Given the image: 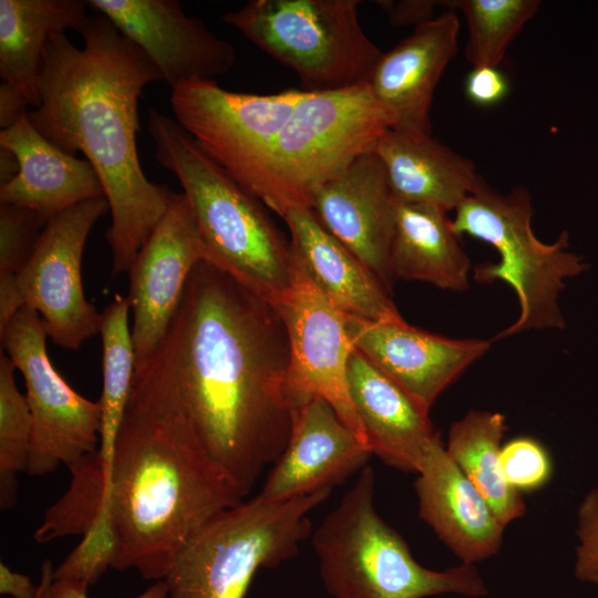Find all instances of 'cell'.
<instances>
[{
  "label": "cell",
  "instance_id": "38",
  "mask_svg": "<svg viewBox=\"0 0 598 598\" xmlns=\"http://www.w3.org/2000/svg\"><path fill=\"white\" fill-rule=\"evenodd\" d=\"M377 4L386 13L392 24L415 28L434 19L439 7L455 10L454 1L402 0L377 1Z\"/></svg>",
  "mask_w": 598,
  "mask_h": 598
},
{
  "label": "cell",
  "instance_id": "5",
  "mask_svg": "<svg viewBox=\"0 0 598 598\" xmlns=\"http://www.w3.org/2000/svg\"><path fill=\"white\" fill-rule=\"evenodd\" d=\"M375 478L364 466L337 506L311 533L322 584L332 598H427L455 594L483 597L474 565L445 570L419 564L403 537L374 506Z\"/></svg>",
  "mask_w": 598,
  "mask_h": 598
},
{
  "label": "cell",
  "instance_id": "2",
  "mask_svg": "<svg viewBox=\"0 0 598 598\" xmlns=\"http://www.w3.org/2000/svg\"><path fill=\"white\" fill-rule=\"evenodd\" d=\"M79 33L83 48L64 33L50 41L39 104L28 115L49 142L71 155L82 152L95 169L111 212L105 237L117 276L128 274L171 200L167 186L145 176L136 143L143 89L163 76L106 17H89Z\"/></svg>",
  "mask_w": 598,
  "mask_h": 598
},
{
  "label": "cell",
  "instance_id": "10",
  "mask_svg": "<svg viewBox=\"0 0 598 598\" xmlns=\"http://www.w3.org/2000/svg\"><path fill=\"white\" fill-rule=\"evenodd\" d=\"M306 91L233 92L214 80L172 87L177 123L237 184L270 209L276 206L271 161L278 136Z\"/></svg>",
  "mask_w": 598,
  "mask_h": 598
},
{
  "label": "cell",
  "instance_id": "29",
  "mask_svg": "<svg viewBox=\"0 0 598 598\" xmlns=\"http://www.w3.org/2000/svg\"><path fill=\"white\" fill-rule=\"evenodd\" d=\"M538 0H457L467 24L465 58L475 66H496L513 39L536 14Z\"/></svg>",
  "mask_w": 598,
  "mask_h": 598
},
{
  "label": "cell",
  "instance_id": "37",
  "mask_svg": "<svg viewBox=\"0 0 598 598\" xmlns=\"http://www.w3.org/2000/svg\"><path fill=\"white\" fill-rule=\"evenodd\" d=\"M53 571L52 563L45 560L41 567L38 598H89L86 585L71 580H53ZM136 598H167L165 580H157Z\"/></svg>",
  "mask_w": 598,
  "mask_h": 598
},
{
  "label": "cell",
  "instance_id": "1",
  "mask_svg": "<svg viewBox=\"0 0 598 598\" xmlns=\"http://www.w3.org/2000/svg\"><path fill=\"white\" fill-rule=\"evenodd\" d=\"M148 360L203 448L245 498L286 448L306 400L291 385L289 338L277 307L202 260Z\"/></svg>",
  "mask_w": 598,
  "mask_h": 598
},
{
  "label": "cell",
  "instance_id": "15",
  "mask_svg": "<svg viewBox=\"0 0 598 598\" xmlns=\"http://www.w3.org/2000/svg\"><path fill=\"white\" fill-rule=\"evenodd\" d=\"M87 2L145 53L171 87L190 80H213L235 62L234 47L187 16L176 0Z\"/></svg>",
  "mask_w": 598,
  "mask_h": 598
},
{
  "label": "cell",
  "instance_id": "8",
  "mask_svg": "<svg viewBox=\"0 0 598 598\" xmlns=\"http://www.w3.org/2000/svg\"><path fill=\"white\" fill-rule=\"evenodd\" d=\"M358 0H250L225 23L291 69L305 91L365 83L381 55L358 18Z\"/></svg>",
  "mask_w": 598,
  "mask_h": 598
},
{
  "label": "cell",
  "instance_id": "19",
  "mask_svg": "<svg viewBox=\"0 0 598 598\" xmlns=\"http://www.w3.org/2000/svg\"><path fill=\"white\" fill-rule=\"evenodd\" d=\"M460 21L445 9L416 27L375 62L367 84L390 112L394 130L432 134L430 111L435 87L457 51Z\"/></svg>",
  "mask_w": 598,
  "mask_h": 598
},
{
  "label": "cell",
  "instance_id": "12",
  "mask_svg": "<svg viewBox=\"0 0 598 598\" xmlns=\"http://www.w3.org/2000/svg\"><path fill=\"white\" fill-rule=\"evenodd\" d=\"M105 196L75 205L50 219L17 282L25 306L44 321L48 337L78 350L100 333L102 313L85 298L82 258L95 223L107 212Z\"/></svg>",
  "mask_w": 598,
  "mask_h": 598
},
{
  "label": "cell",
  "instance_id": "13",
  "mask_svg": "<svg viewBox=\"0 0 598 598\" xmlns=\"http://www.w3.org/2000/svg\"><path fill=\"white\" fill-rule=\"evenodd\" d=\"M274 305L288 332L295 392L302 399L326 400L368 444L349 394L348 363L355 348L347 329L346 313L322 292L296 252L291 286Z\"/></svg>",
  "mask_w": 598,
  "mask_h": 598
},
{
  "label": "cell",
  "instance_id": "4",
  "mask_svg": "<svg viewBox=\"0 0 598 598\" xmlns=\"http://www.w3.org/2000/svg\"><path fill=\"white\" fill-rule=\"evenodd\" d=\"M155 158L179 181L203 244L205 260L276 303L290 288L291 241L258 199L208 157L175 118L150 109Z\"/></svg>",
  "mask_w": 598,
  "mask_h": 598
},
{
  "label": "cell",
  "instance_id": "18",
  "mask_svg": "<svg viewBox=\"0 0 598 598\" xmlns=\"http://www.w3.org/2000/svg\"><path fill=\"white\" fill-rule=\"evenodd\" d=\"M309 208L390 290L395 199L379 156L370 152L358 157L313 194Z\"/></svg>",
  "mask_w": 598,
  "mask_h": 598
},
{
  "label": "cell",
  "instance_id": "33",
  "mask_svg": "<svg viewBox=\"0 0 598 598\" xmlns=\"http://www.w3.org/2000/svg\"><path fill=\"white\" fill-rule=\"evenodd\" d=\"M45 225L33 210L0 205V276H17L23 269Z\"/></svg>",
  "mask_w": 598,
  "mask_h": 598
},
{
  "label": "cell",
  "instance_id": "35",
  "mask_svg": "<svg viewBox=\"0 0 598 598\" xmlns=\"http://www.w3.org/2000/svg\"><path fill=\"white\" fill-rule=\"evenodd\" d=\"M575 576L598 586V485L591 488L578 507Z\"/></svg>",
  "mask_w": 598,
  "mask_h": 598
},
{
  "label": "cell",
  "instance_id": "42",
  "mask_svg": "<svg viewBox=\"0 0 598 598\" xmlns=\"http://www.w3.org/2000/svg\"><path fill=\"white\" fill-rule=\"evenodd\" d=\"M38 597H39V594H38Z\"/></svg>",
  "mask_w": 598,
  "mask_h": 598
},
{
  "label": "cell",
  "instance_id": "11",
  "mask_svg": "<svg viewBox=\"0 0 598 598\" xmlns=\"http://www.w3.org/2000/svg\"><path fill=\"white\" fill-rule=\"evenodd\" d=\"M44 321L24 306L0 334L6 353L23 375L32 417L27 473L44 476L99 450L101 408L73 390L47 351Z\"/></svg>",
  "mask_w": 598,
  "mask_h": 598
},
{
  "label": "cell",
  "instance_id": "32",
  "mask_svg": "<svg viewBox=\"0 0 598 598\" xmlns=\"http://www.w3.org/2000/svg\"><path fill=\"white\" fill-rule=\"evenodd\" d=\"M120 547L111 507L103 506L79 544L54 569L53 580H71L89 587L113 568Z\"/></svg>",
  "mask_w": 598,
  "mask_h": 598
},
{
  "label": "cell",
  "instance_id": "23",
  "mask_svg": "<svg viewBox=\"0 0 598 598\" xmlns=\"http://www.w3.org/2000/svg\"><path fill=\"white\" fill-rule=\"evenodd\" d=\"M349 394L372 455L406 472H417L427 445L439 434L429 411L354 349L348 363Z\"/></svg>",
  "mask_w": 598,
  "mask_h": 598
},
{
  "label": "cell",
  "instance_id": "17",
  "mask_svg": "<svg viewBox=\"0 0 598 598\" xmlns=\"http://www.w3.org/2000/svg\"><path fill=\"white\" fill-rule=\"evenodd\" d=\"M370 446L319 396L298 408L286 448L272 464L258 493L282 502L331 489L359 473Z\"/></svg>",
  "mask_w": 598,
  "mask_h": 598
},
{
  "label": "cell",
  "instance_id": "14",
  "mask_svg": "<svg viewBox=\"0 0 598 598\" xmlns=\"http://www.w3.org/2000/svg\"><path fill=\"white\" fill-rule=\"evenodd\" d=\"M202 260L205 248L190 204L184 193L172 192L166 213L128 271L135 369L165 339L188 279Z\"/></svg>",
  "mask_w": 598,
  "mask_h": 598
},
{
  "label": "cell",
  "instance_id": "6",
  "mask_svg": "<svg viewBox=\"0 0 598 598\" xmlns=\"http://www.w3.org/2000/svg\"><path fill=\"white\" fill-rule=\"evenodd\" d=\"M330 493L282 502L257 494L217 513L175 556L164 578L167 598H245L259 569L297 555L312 533L310 513Z\"/></svg>",
  "mask_w": 598,
  "mask_h": 598
},
{
  "label": "cell",
  "instance_id": "28",
  "mask_svg": "<svg viewBox=\"0 0 598 598\" xmlns=\"http://www.w3.org/2000/svg\"><path fill=\"white\" fill-rule=\"evenodd\" d=\"M131 310L127 297L116 296L103 310L100 334L102 338V393L99 455L106 486H110L113 457L135 373V351L128 324Z\"/></svg>",
  "mask_w": 598,
  "mask_h": 598
},
{
  "label": "cell",
  "instance_id": "26",
  "mask_svg": "<svg viewBox=\"0 0 598 598\" xmlns=\"http://www.w3.org/2000/svg\"><path fill=\"white\" fill-rule=\"evenodd\" d=\"M393 278L416 280L453 291L468 285L470 258L443 209L395 200L389 256Z\"/></svg>",
  "mask_w": 598,
  "mask_h": 598
},
{
  "label": "cell",
  "instance_id": "21",
  "mask_svg": "<svg viewBox=\"0 0 598 598\" xmlns=\"http://www.w3.org/2000/svg\"><path fill=\"white\" fill-rule=\"evenodd\" d=\"M83 0H0V126L38 106V81L55 34L79 32L87 20Z\"/></svg>",
  "mask_w": 598,
  "mask_h": 598
},
{
  "label": "cell",
  "instance_id": "7",
  "mask_svg": "<svg viewBox=\"0 0 598 598\" xmlns=\"http://www.w3.org/2000/svg\"><path fill=\"white\" fill-rule=\"evenodd\" d=\"M454 212L452 223L460 237L468 235L483 240L499 254L497 262L477 266L474 279L502 280L518 298V318L496 338L530 329L564 328L558 305L564 280L588 268L579 256L567 250L568 233L564 230L551 244L535 236L530 195L523 186L502 195L486 184Z\"/></svg>",
  "mask_w": 598,
  "mask_h": 598
},
{
  "label": "cell",
  "instance_id": "9",
  "mask_svg": "<svg viewBox=\"0 0 598 598\" xmlns=\"http://www.w3.org/2000/svg\"><path fill=\"white\" fill-rule=\"evenodd\" d=\"M393 127L390 112L367 82L308 92L281 130L271 161L274 212L310 207L313 194L363 154L374 152Z\"/></svg>",
  "mask_w": 598,
  "mask_h": 598
},
{
  "label": "cell",
  "instance_id": "22",
  "mask_svg": "<svg viewBox=\"0 0 598 598\" xmlns=\"http://www.w3.org/2000/svg\"><path fill=\"white\" fill-rule=\"evenodd\" d=\"M0 147L19 164L18 174L0 186V204L28 208L48 223L75 205L104 196L90 162L49 142L30 122L28 111L0 131Z\"/></svg>",
  "mask_w": 598,
  "mask_h": 598
},
{
  "label": "cell",
  "instance_id": "30",
  "mask_svg": "<svg viewBox=\"0 0 598 598\" xmlns=\"http://www.w3.org/2000/svg\"><path fill=\"white\" fill-rule=\"evenodd\" d=\"M69 470V488L45 512L34 532L33 538L38 543L83 535L106 502V483L97 451L73 463Z\"/></svg>",
  "mask_w": 598,
  "mask_h": 598
},
{
  "label": "cell",
  "instance_id": "39",
  "mask_svg": "<svg viewBox=\"0 0 598 598\" xmlns=\"http://www.w3.org/2000/svg\"><path fill=\"white\" fill-rule=\"evenodd\" d=\"M24 306L17 276H0V334L4 332L11 320Z\"/></svg>",
  "mask_w": 598,
  "mask_h": 598
},
{
  "label": "cell",
  "instance_id": "31",
  "mask_svg": "<svg viewBox=\"0 0 598 598\" xmlns=\"http://www.w3.org/2000/svg\"><path fill=\"white\" fill-rule=\"evenodd\" d=\"M16 367L7 353H0V507L17 502V477L27 471L32 417L25 395L16 383Z\"/></svg>",
  "mask_w": 598,
  "mask_h": 598
},
{
  "label": "cell",
  "instance_id": "34",
  "mask_svg": "<svg viewBox=\"0 0 598 598\" xmlns=\"http://www.w3.org/2000/svg\"><path fill=\"white\" fill-rule=\"evenodd\" d=\"M499 457L507 482L519 493L536 491L551 477V460L546 448L532 437L509 440L502 446Z\"/></svg>",
  "mask_w": 598,
  "mask_h": 598
},
{
  "label": "cell",
  "instance_id": "27",
  "mask_svg": "<svg viewBox=\"0 0 598 598\" xmlns=\"http://www.w3.org/2000/svg\"><path fill=\"white\" fill-rule=\"evenodd\" d=\"M506 430L503 414L471 411L452 424L445 446L504 527L525 513L524 499L507 482L501 464Z\"/></svg>",
  "mask_w": 598,
  "mask_h": 598
},
{
  "label": "cell",
  "instance_id": "40",
  "mask_svg": "<svg viewBox=\"0 0 598 598\" xmlns=\"http://www.w3.org/2000/svg\"><path fill=\"white\" fill-rule=\"evenodd\" d=\"M0 594L12 598H38L39 587L32 584L29 576L0 563Z\"/></svg>",
  "mask_w": 598,
  "mask_h": 598
},
{
  "label": "cell",
  "instance_id": "24",
  "mask_svg": "<svg viewBox=\"0 0 598 598\" xmlns=\"http://www.w3.org/2000/svg\"><path fill=\"white\" fill-rule=\"evenodd\" d=\"M374 153L398 202L432 205L447 213L486 185L471 159L432 134L390 128Z\"/></svg>",
  "mask_w": 598,
  "mask_h": 598
},
{
  "label": "cell",
  "instance_id": "36",
  "mask_svg": "<svg viewBox=\"0 0 598 598\" xmlns=\"http://www.w3.org/2000/svg\"><path fill=\"white\" fill-rule=\"evenodd\" d=\"M465 93L474 104L494 105L508 93V81L496 66H475L466 76Z\"/></svg>",
  "mask_w": 598,
  "mask_h": 598
},
{
  "label": "cell",
  "instance_id": "41",
  "mask_svg": "<svg viewBox=\"0 0 598 598\" xmlns=\"http://www.w3.org/2000/svg\"><path fill=\"white\" fill-rule=\"evenodd\" d=\"M19 172L16 156L0 147V186L10 182Z\"/></svg>",
  "mask_w": 598,
  "mask_h": 598
},
{
  "label": "cell",
  "instance_id": "20",
  "mask_svg": "<svg viewBox=\"0 0 598 598\" xmlns=\"http://www.w3.org/2000/svg\"><path fill=\"white\" fill-rule=\"evenodd\" d=\"M416 473L420 517L461 563L474 565L499 550L505 527L440 436L427 445Z\"/></svg>",
  "mask_w": 598,
  "mask_h": 598
},
{
  "label": "cell",
  "instance_id": "25",
  "mask_svg": "<svg viewBox=\"0 0 598 598\" xmlns=\"http://www.w3.org/2000/svg\"><path fill=\"white\" fill-rule=\"evenodd\" d=\"M281 218L298 258L337 308L372 321L402 317L390 290L320 224L310 208H291Z\"/></svg>",
  "mask_w": 598,
  "mask_h": 598
},
{
  "label": "cell",
  "instance_id": "16",
  "mask_svg": "<svg viewBox=\"0 0 598 598\" xmlns=\"http://www.w3.org/2000/svg\"><path fill=\"white\" fill-rule=\"evenodd\" d=\"M346 323L354 348L427 410L491 347L487 340L430 333L402 317L372 321L346 315Z\"/></svg>",
  "mask_w": 598,
  "mask_h": 598
},
{
  "label": "cell",
  "instance_id": "3",
  "mask_svg": "<svg viewBox=\"0 0 598 598\" xmlns=\"http://www.w3.org/2000/svg\"><path fill=\"white\" fill-rule=\"evenodd\" d=\"M241 501L157 365L148 360L136 368L111 472L109 504L121 542L113 568L164 579L188 538Z\"/></svg>",
  "mask_w": 598,
  "mask_h": 598
}]
</instances>
